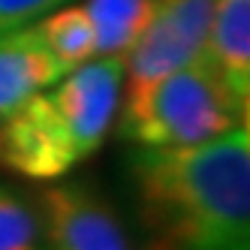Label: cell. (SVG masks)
<instances>
[{"instance_id":"cell-1","label":"cell","mask_w":250,"mask_h":250,"mask_svg":"<svg viewBox=\"0 0 250 250\" xmlns=\"http://www.w3.org/2000/svg\"><path fill=\"white\" fill-rule=\"evenodd\" d=\"M130 196L142 250H250L247 124L181 148H136Z\"/></svg>"},{"instance_id":"cell-2","label":"cell","mask_w":250,"mask_h":250,"mask_svg":"<svg viewBox=\"0 0 250 250\" xmlns=\"http://www.w3.org/2000/svg\"><path fill=\"white\" fill-rule=\"evenodd\" d=\"M124 61L97 58L63 73L0 118V169L58 181L100 151L121 105Z\"/></svg>"},{"instance_id":"cell-3","label":"cell","mask_w":250,"mask_h":250,"mask_svg":"<svg viewBox=\"0 0 250 250\" xmlns=\"http://www.w3.org/2000/svg\"><path fill=\"white\" fill-rule=\"evenodd\" d=\"M247 124V105L229 91L208 51L145 91L124 97L118 130L136 148H181Z\"/></svg>"},{"instance_id":"cell-4","label":"cell","mask_w":250,"mask_h":250,"mask_svg":"<svg viewBox=\"0 0 250 250\" xmlns=\"http://www.w3.org/2000/svg\"><path fill=\"white\" fill-rule=\"evenodd\" d=\"M217 0H154L151 19L124 51V97L196 61L208 45Z\"/></svg>"},{"instance_id":"cell-5","label":"cell","mask_w":250,"mask_h":250,"mask_svg":"<svg viewBox=\"0 0 250 250\" xmlns=\"http://www.w3.org/2000/svg\"><path fill=\"white\" fill-rule=\"evenodd\" d=\"M40 220L45 250H136L112 202L84 181L45 187Z\"/></svg>"},{"instance_id":"cell-6","label":"cell","mask_w":250,"mask_h":250,"mask_svg":"<svg viewBox=\"0 0 250 250\" xmlns=\"http://www.w3.org/2000/svg\"><path fill=\"white\" fill-rule=\"evenodd\" d=\"M66 69L48 48L37 27H15L0 33V118L51 87Z\"/></svg>"},{"instance_id":"cell-7","label":"cell","mask_w":250,"mask_h":250,"mask_svg":"<svg viewBox=\"0 0 250 250\" xmlns=\"http://www.w3.org/2000/svg\"><path fill=\"white\" fill-rule=\"evenodd\" d=\"M208 58L244 105H250V0H217L208 30Z\"/></svg>"},{"instance_id":"cell-8","label":"cell","mask_w":250,"mask_h":250,"mask_svg":"<svg viewBox=\"0 0 250 250\" xmlns=\"http://www.w3.org/2000/svg\"><path fill=\"white\" fill-rule=\"evenodd\" d=\"M154 0H87V19L97 37V58H124L151 19Z\"/></svg>"},{"instance_id":"cell-9","label":"cell","mask_w":250,"mask_h":250,"mask_svg":"<svg viewBox=\"0 0 250 250\" xmlns=\"http://www.w3.org/2000/svg\"><path fill=\"white\" fill-rule=\"evenodd\" d=\"M37 30L42 33V40L55 51V58L66 73L97 58V37L84 6H66L61 12H51L37 24Z\"/></svg>"},{"instance_id":"cell-10","label":"cell","mask_w":250,"mask_h":250,"mask_svg":"<svg viewBox=\"0 0 250 250\" xmlns=\"http://www.w3.org/2000/svg\"><path fill=\"white\" fill-rule=\"evenodd\" d=\"M0 250H45L40 211L6 184H0Z\"/></svg>"},{"instance_id":"cell-11","label":"cell","mask_w":250,"mask_h":250,"mask_svg":"<svg viewBox=\"0 0 250 250\" xmlns=\"http://www.w3.org/2000/svg\"><path fill=\"white\" fill-rule=\"evenodd\" d=\"M61 3H66V0H0V33L24 27L33 19L58 9Z\"/></svg>"}]
</instances>
